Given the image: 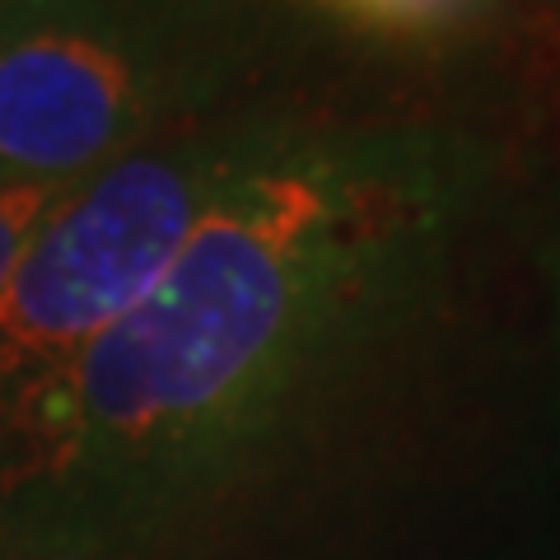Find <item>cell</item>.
I'll list each match as a JSON object with an SVG mask.
<instances>
[{
    "label": "cell",
    "instance_id": "cell-1",
    "mask_svg": "<svg viewBox=\"0 0 560 560\" xmlns=\"http://www.w3.org/2000/svg\"><path fill=\"white\" fill-rule=\"evenodd\" d=\"M556 346L547 145L313 108L0 425V560H154L290 481L407 490L495 448Z\"/></svg>",
    "mask_w": 560,
    "mask_h": 560
},
{
    "label": "cell",
    "instance_id": "cell-2",
    "mask_svg": "<svg viewBox=\"0 0 560 560\" xmlns=\"http://www.w3.org/2000/svg\"><path fill=\"white\" fill-rule=\"evenodd\" d=\"M280 57V20L238 5L0 0V183H80L224 113Z\"/></svg>",
    "mask_w": 560,
    "mask_h": 560
},
{
    "label": "cell",
    "instance_id": "cell-3",
    "mask_svg": "<svg viewBox=\"0 0 560 560\" xmlns=\"http://www.w3.org/2000/svg\"><path fill=\"white\" fill-rule=\"evenodd\" d=\"M318 103L257 94L136 145L70 187L0 294V425L154 290L224 191Z\"/></svg>",
    "mask_w": 560,
    "mask_h": 560
},
{
    "label": "cell",
    "instance_id": "cell-4",
    "mask_svg": "<svg viewBox=\"0 0 560 560\" xmlns=\"http://www.w3.org/2000/svg\"><path fill=\"white\" fill-rule=\"evenodd\" d=\"M510 0H304V14L393 51L463 47L490 33Z\"/></svg>",
    "mask_w": 560,
    "mask_h": 560
},
{
    "label": "cell",
    "instance_id": "cell-5",
    "mask_svg": "<svg viewBox=\"0 0 560 560\" xmlns=\"http://www.w3.org/2000/svg\"><path fill=\"white\" fill-rule=\"evenodd\" d=\"M75 183H0V294H5L14 267L28 253V243L51 220Z\"/></svg>",
    "mask_w": 560,
    "mask_h": 560
},
{
    "label": "cell",
    "instance_id": "cell-6",
    "mask_svg": "<svg viewBox=\"0 0 560 560\" xmlns=\"http://www.w3.org/2000/svg\"><path fill=\"white\" fill-rule=\"evenodd\" d=\"M238 10H253V14H267V20H280V14L300 10L304 14V0H230Z\"/></svg>",
    "mask_w": 560,
    "mask_h": 560
},
{
    "label": "cell",
    "instance_id": "cell-7",
    "mask_svg": "<svg viewBox=\"0 0 560 560\" xmlns=\"http://www.w3.org/2000/svg\"><path fill=\"white\" fill-rule=\"evenodd\" d=\"M145 5H173V10H197V5H230V0H145Z\"/></svg>",
    "mask_w": 560,
    "mask_h": 560
},
{
    "label": "cell",
    "instance_id": "cell-8",
    "mask_svg": "<svg viewBox=\"0 0 560 560\" xmlns=\"http://www.w3.org/2000/svg\"><path fill=\"white\" fill-rule=\"evenodd\" d=\"M541 5H551V10H560V0H541Z\"/></svg>",
    "mask_w": 560,
    "mask_h": 560
}]
</instances>
